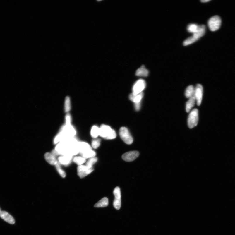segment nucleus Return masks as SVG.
<instances>
[{"label":"nucleus","instance_id":"nucleus-1","mask_svg":"<svg viewBox=\"0 0 235 235\" xmlns=\"http://www.w3.org/2000/svg\"><path fill=\"white\" fill-rule=\"evenodd\" d=\"M205 25H199V29L197 32L193 33L192 36L186 39L183 42V45L184 46H188V45L191 44L197 41L198 39L205 35Z\"/></svg>","mask_w":235,"mask_h":235},{"label":"nucleus","instance_id":"nucleus-2","mask_svg":"<svg viewBox=\"0 0 235 235\" xmlns=\"http://www.w3.org/2000/svg\"><path fill=\"white\" fill-rule=\"evenodd\" d=\"M100 129V136L105 139H114L116 137V134L115 130L108 126L102 124Z\"/></svg>","mask_w":235,"mask_h":235},{"label":"nucleus","instance_id":"nucleus-3","mask_svg":"<svg viewBox=\"0 0 235 235\" xmlns=\"http://www.w3.org/2000/svg\"><path fill=\"white\" fill-rule=\"evenodd\" d=\"M199 121V112L197 109L192 110L189 114L188 118V125L190 128L196 126Z\"/></svg>","mask_w":235,"mask_h":235},{"label":"nucleus","instance_id":"nucleus-4","mask_svg":"<svg viewBox=\"0 0 235 235\" xmlns=\"http://www.w3.org/2000/svg\"><path fill=\"white\" fill-rule=\"evenodd\" d=\"M222 20L220 17L218 16H215L209 19L208 25L211 31L215 32L219 29Z\"/></svg>","mask_w":235,"mask_h":235},{"label":"nucleus","instance_id":"nucleus-5","mask_svg":"<svg viewBox=\"0 0 235 235\" xmlns=\"http://www.w3.org/2000/svg\"><path fill=\"white\" fill-rule=\"evenodd\" d=\"M119 134L121 139L126 143L131 144L133 143V139L128 130L126 127H121L120 130Z\"/></svg>","mask_w":235,"mask_h":235},{"label":"nucleus","instance_id":"nucleus-6","mask_svg":"<svg viewBox=\"0 0 235 235\" xmlns=\"http://www.w3.org/2000/svg\"><path fill=\"white\" fill-rule=\"evenodd\" d=\"M60 132L68 138L75 137L76 134V130L71 124L65 123L62 127Z\"/></svg>","mask_w":235,"mask_h":235},{"label":"nucleus","instance_id":"nucleus-7","mask_svg":"<svg viewBox=\"0 0 235 235\" xmlns=\"http://www.w3.org/2000/svg\"><path fill=\"white\" fill-rule=\"evenodd\" d=\"M146 86V83L145 80L140 79L138 80L133 86L132 94L136 95L140 94L145 89Z\"/></svg>","mask_w":235,"mask_h":235},{"label":"nucleus","instance_id":"nucleus-8","mask_svg":"<svg viewBox=\"0 0 235 235\" xmlns=\"http://www.w3.org/2000/svg\"><path fill=\"white\" fill-rule=\"evenodd\" d=\"M114 194L115 198L113 205L116 209L119 210L121 206V191L119 187L115 188L114 191Z\"/></svg>","mask_w":235,"mask_h":235},{"label":"nucleus","instance_id":"nucleus-9","mask_svg":"<svg viewBox=\"0 0 235 235\" xmlns=\"http://www.w3.org/2000/svg\"><path fill=\"white\" fill-rule=\"evenodd\" d=\"M203 93V87L201 85L198 84L195 88L194 97L196 99L197 105L201 104Z\"/></svg>","mask_w":235,"mask_h":235},{"label":"nucleus","instance_id":"nucleus-10","mask_svg":"<svg viewBox=\"0 0 235 235\" xmlns=\"http://www.w3.org/2000/svg\"><path fill=\"white\" fill-rule=\"evenodd\" d=\"M93 170V168H90L86 165L78 166L77 169L78 175L80 178H83L91 173Z\"/></svg>","mask_w":235,"mask_h":235},{"label":"nucleus","instance_id":"nucleus-11","mask_svg":"<svg viewBox=\"0 0 235 235\" xmlns=\"http://www.w3.org/2000/svg\"><path fill=\"white\" fill-rule=\"evenodd\" d=\"M68 148V145L66 143L61 142L56 144L54 151L57 155H67Z\"/></svg>","mask_w":235,"mask_h":235},{"label":"nucleus","instance_id":"nucleus-12","mask_svg":"<svg viewBox=\"0 0 235 235\" xmlns=\"http://www.w3.org/2000/svg\"><path fill=\"white\" fill-rule=\"evenodd\" d=\"M139 152L137 151L127 152L122 156L123 159L127 162H130L136 159L139 155Z\"/></svg>","mask_w":235,"mask_h":235},{"label":"nucleus","instance_id":"nucleus-13","mask_svg":"<svg viewBox=\"0 0 235 235\" xmlns=\"http://www.w3.org/2000/svg\"><path fill=\"white\" fill-rule=\"evenodd\" d=\"M78 146L79 152L81 155L92 150L91 146L86 142H79Z\"/></svg>","mask_w":235,"mask_h":235},{"label":"nucleus","instance_id":"nucleus-14","mask_svg":"<svg viewBox=\"0 0 235 235\" xmlns=\"http://www.w3.org/2000/svg\"><path fill=\"white\" fill-rule=\"evenodd\" d=\"M0 217L11 224H13L15 223V220L13 217L6 211H1L0 213Z\"/></svg>","mask_w":235,"mask_h":235},{"label":"nucleus","instance_id":"nucleus-15","mask_svg":"<svg viewBox=\"0 0 235 235\" xmlns=\"http://www.w3.org/2000/svg\"><path fill=\"white\" fill-rule=\"evenodd\" d=\"M73 158V157L69 155H61L58 158V162L60 165L67 166L71 163Z\"/></svg>","mask_w":235,"mask_h":235},{"label":"nucleus","instance_id":"nucleus-16","mask_svg":"<svg viewBox=\"0 0 235 235\" xmlns=\"http://www.w3.org/2000/svg\"><path fill=\"white\" fill-rule=\"evenodd\" d=\"M44 157L47 162L51 165L55 166L58 163L56 157L52 153H46L44 155Z\"/></svg>","mask_w":235,"mask_h":235},{"label":"nucleus","instance_id":"nucleus-17","mask_svg":"<svg viewBox=\"0 0 235 235\" xmlns=\"http://www.w3.org/2000/svg\"><path fill=\"white\" fill-rule=\"evenodd\" d=\"M143 93L141 92L140 94L134 95L132 93L129 96V100L135 103H140L141 100L143 97Z\"/></svg>","mask_w":235,"mask_h":235},{"label":"nucleus","instance_id":"nucleus-18","mask_svg":"<svg viewBox=\"0 0 235 235\" xmlns=\"http://www.w3.org/2000/svg\"><path fill=\"white\" fill-rule=\"evenodd\" d=\"M149 73L148 70L143 65L137 70L135 72V75L137 76L146 77L148 76Z\"/></svg>","mask_w":235,"mask_h":235},{"label":"nucleus","instance_id":"nucleus-19","mask_svg":"<svg viewBox=\"0 0 235 235\" xmlns=\"http://www.w3.org/2000/svg\"><path fill=\"white\" fill-rule=\"evenodd\" d=\"M196 101V100L194 96L189 98V100L187 102L186 104V110L187 112H190L192 107L194 106Z\"/></svg>","mask_w":235,"mask_h":235},{"label":"nucleus","instance_id":"nucleus-20","mask_svg":"<svg viewBox=\"0 0 235 235\" xmlns=\"http://www.w3.org/2000/svg\"><path fill=\"white\" fill-rule=\"evenodd\" d=\"M109 204V200L108 198L104 197L101 199L100 200L96 203L94 207H104L108 206Z\"/></svg>","mask_w":235,"mask_h":235},{"label":"nucleus","instance_id":"nucleus-21","mask_svg":"<svg viewBox=\"0 0 235 235\" xmlns=\"http://www.w3.org/2000/svg\"><path fill=\"white\" fill-rule=\"evenodd\" d=\"M195 88L193 86H188L186 90L185 96L186 98H190L194 95Z\"/></svg>","mask_w":235,"mask_h":235},{"label":"nucleus","instance_id":"nucleus-22","mask_svg":"<svg viewBox=\"0 0 235 235\" xmlns=\"http://www.w3.org/2000/svg\"><path fill=\"white\" fill-rule=\"evenodd\" d=\"M100 128L97 126H93L92 127L90 134L91 136L94 138H97L99 135H100Z\"/></svg>","mask_w":235,"mask_h":235},{"label":"nucleus","instance_id":"nucleus-23","mask_svg":"<svg viewBox=\"0 0 235 235\" xmlns=\"http://www.w3.org/2000/svg\"><path fill=\"white\" fill-rule=\"evenodd\" d=\"M73 162L78 166L83 165L86 162V159L82 156H76L73 158Z\"/></svg>","mask_w":235,"mask_h":235},{"label":"nucleus","instance_id":"nucleus-24","mask_svg":"<svg viewBox=\"0 0 235 235\" xmlns=\"http://www.w3.org/2000/svg\"><path fill=\"white\" fill-rule=\"evenodd\" d=\"M199 25L195 24H191L188 25L187 30L188 32L192 34L197 32L199 29Z\"/></svg>","mask_w":235,"mask_h":235},{"label":"nucleus","instance_id":"nucleus-25","mask_svg":"<svg viewBox=\"0 0 235 235\" xmlns=\"http://www.w3.org/2000/svg\"><path fill=\"white\" fill-rule=\"evenodd\" d=\"M71 109L70 98L67 97L65 99L64 103V110L66 112H68Z\"/></svg>","mask_w":235,"mask_h":235},{"label":"nucleus","instance_id":"nucleus-26","mask_svg":"<svg viewBox=\"0 0 235 235\" xmlns=\"http://www.w3.org/2000/svg\"><path fill=\"white\" fill-rule=\"evenodd\" d=\"M97 160L98 159L97 157H94L90 158L87 161L86 165L89 168H93V165L97 162Z\"/></svg>","mask_w":235,"mask_h":235},{"label":"nucleus","instance_id":"nucleus-27","mask_svg":"<svg viewBox=\"0 0 235 235\" xmlns=\"http://www.w3.org/2000/svg\"><path fill=\"white\" fill-rule=\"evenodd\" d=\"M81 155V156L85 158V159H88V158H89V159L90 158L95 157L96 155V153L94 151L92 150L91 151L87 152Z\"/></svg>","mask_w":235,"mask_h":235},{"label":"nucleus","instance_id":"nucleus-28","mask_svg":"<svg viewBox=\"0 0 235 235\" xmlns=\"http://www.w3.org/2000/svg\"><path fill=\"white\" fill-rule=\"evenodd\" d=\"M55 166L56 170L61 176L63 178L66 177V172L61 168L60 164L58 163L56 164Z\"/></svg>","mask_w":235,"mask_h":235},{"label":"nucleus","instance_id":"nucleus-29","mask_svg":"<svg viewBox=\"0 0 235 235\" xmlns=\"http://www.w3.org/2000/svg\"><path fill=\"white\" fill-rule=\"evenodd\" d=\"M101 140L98 138H94L92 141V146L93 148L96 149L100 146Z\"/></svg>","mask_w":235,"mask_h":235},{"label":"nucleus","instance_id":"nucleus-30","mask_svg":"<svg viewBox=\"0 0 235 235\" xmlns=\"http://www.w3.org/2000/svg\"><path fill=\"white\" fill-rule=\"evenodd\" d=\"M71 118L70 115L68 113L66 116V124H71Z\"/></svg>","mask_w":235,"mask_h":235},{"label":"nucleus","instance_id":"nucleus-31","mask_svg":"<svg viewBox=\"0 0 235 235\" xmlns=\"http://www.w3.org/2000/svg\"><path fill=\"white\" fill-rule=\"evenodd\" d=\"M141 103L135 104V107L136 110L138 111L140 109Z\"/></svg>","mask_w":235,"mask_h":235},{"label":"nucleus","instance_id":"nucleus-32","mask_svg":"<svg viewBox=\"0 0 235 235\" xmlns=\"http://www.w3.org/2000/svg\"><path fill=\"white\" fill-rule=\"evenodd\" d=\"M210 1V0H203V1H201L202 2L205 3L206 2H209V1Z\"/></svg>","mask_w":235,"mask_h":235},{"label":"nucleus","instance_id":"nucleus-33","mask_svg":"<svg viewBox=\"0 0 235 235\" xmlns=\"http://www.w3.org/2000/svg\"><path fill=\"white\" fill-rule=\"evenodd\" d=\"M1 209H0V213H1Z\"/></svg>","mask_w":235,"mask_h":235}]
</instances>
